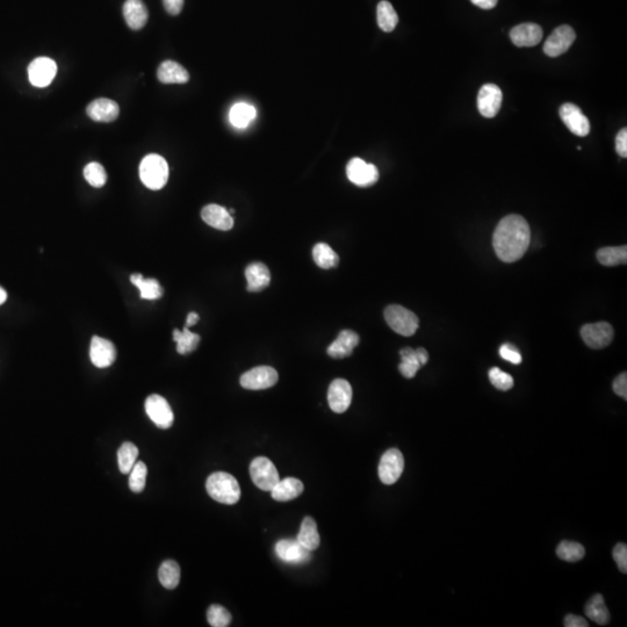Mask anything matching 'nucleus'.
Here are the masks:
<instances>
[{
  "mask_svg": "<svg viewBox=\"0 0 627 627\" xmlns=\"http://www.w3.org/2000/svg\"><path fill=\"white\" fill-rule=\"evenodd\" d=\"M173 340L177 342V351L179 355H188L197 349L200 343L199 335L194 334L188 327L183 330L175 329L173 330Z\"/></svg>",
  "mask_w": 627,
  "mask_h": 627,
  "instance_id": "obj_33",
  "label": "nucleus"
},
{
  "mask_svg": "<svg viewBox=\"0 0 627 627\" xmlns=\"http://www.w3.org/2000/svg\"><path fill=\"white\" fill-rule=\"evenodd\" d=\"M297 540L303 547L309 549L310 552L319 549L321 538H320L317 525H316L314 518H303L302 524H301V529H300Z\"/></svg>",
  "mask_w": 627,
  "mask_h": 627,
  "instance_id": "obj_26",
  "label": "nucleus"
},
{
  "mask_svg": "<svg viewBox=\"0 0 627 627\" xmlns=\"http://www.w3.org/2000/svg\"><path fill=\"white\" fill-rule=\"evenodd\" d=\"M384 320L397 334L406 337L415 334L419 327V320L416 314L399 305H390L384 309Z\"/></svg>",
  "mask_w": 627,
  "mask_h": 627,
  "instance_id": "obj_4",
  "label": "nucleus"
},
{
  "mask_svg": "<svg viewBox=\"0 0 627 627\" xmlns=\"http://www.w3.org/2000/svg\"><path fill=\"white\" fill-rule=\"evenodd\" d=\"M245 278H247V290L253 293L262 292L265 290L271 281V273L265 264L262 262H253L245 270Z\"/></svg>",
  "mask_w": 627,
  "mask_h": 627,
  "instance_id": "obj_22",
  "label": "nucleus"
},
{
  "mask_svg": "<svg viewBox=\"0 0 627 627\" xmlns=\"http://www.w3.org/2000/svg\"><path fill=\"white\" fill-rule=\"evenodd\" d=\"M312 258L321 269L328 270L336 267L340 262V257L328 244H316L312 249Z\"/></svg>",
  "mask_w": 627,
  "mask_h": 627,
  "instance_id": "obj_32",
  "label": "nucleus"
},
{
  "mask_svg": "<svg viewBox=\"0 0 627 627\" xmlns=\"http://www.w3.org/2000/svg\"><path fill=\"white\" fill-rule=\"evenodd\" d=\"M123 16L127 25L134 31H140L147 24L149 13L142 0H126Z\"/></svg>",
  "mask_w": 627,
  "mask_h": 627,
  "instance_id": "obj_23",
  "label": "nucleus"
},
{
  "mask_svg": "<svg viewBox=\"0 0 627 627\" xmlns=\"http://www.w3.org/2000/svg\"><path fill=\"white\" fill-rule=\"evenodd\" d=\"M564 625L566 627H588L587 621L580 616L567 615L564 621Z\"/></svg>",
  "mask_w": 627,
  "mask_h": 627,
  "instance_id": "obj_47",
  "label": "nucleus"
},
{
  "mask_svg": "<svg viewBox=\"0 0 627 627\" xmlns=\"http://www.w3.org/2000/svg\"><path fill=\"white\" fill-rule=\"evenodd\" d=\"M131 284L140 290L141 297L144 300L160 299L163 288L156 279H146L140 273H135L131 277Z\"/></svg>",
  "mask_w": 627,
  "mask_h": 627,
  "instance_id": "obj_28",
  "label": "nucleus"
},
{
  "mask_svg": "<svg viewBox=\"0 0 627 627\" xmlns=\"http://www.w3.org/2000/svg\"><path fill=\"white\" fill-rule=\"evenodd\" d=\"M597 260L604 266H617L627 262V247L602 248L597 253Z\"/></svg>",
  "mask_w": 627,
  "mask_h": 627,
  "instance_id": "obj_34",
  "label": "nucleus"
},
{
  "mask_svg": "<svg viewBox=\"0 0 627 627\" xmlns=\"http://www.w3.org/2000/svg\"><path fill=\"white\" fill-rule=\"evenodd\" d=\"M86 113L93 121L113 122L118 119L120 108L116 101L107 98H99L88 105Z\"/></svg>",
  "mask_w": 627,
  "mask_h": 627,
  "instance_id": "obj_20",
  "label": "nucleus"
},
{
  "mask_svg": "<svg viewBox=\"0 0 627 627\" xmlns=\"http://www.w3.org/2000/svg\"><path fill=\"white\" fill-rule=\"evenodd\" d=\"M166 12L171 16H178L184 7V0H163Z\"/></svg>",
  "mask_w": 627,
  "mask_h": 627,
  "instance_id": "obj_46",
  "label": "nucleus"
},
{
  "mask_svg": "<svg viewBox=\"0 0 627 627\" xmlns=\"http://www.w3.org/2000/svg\"><path fill=\"white\" fill-rule=\"evenodd\" d=\"M531 242L528 221L521 215L506 216L499 221L493 235V247L502 262H514L523 258Z\"/></svg>",
  "mask_w": 627,
  "mask_h": 627,
  "instance_id": "obj_1",
  "label": "nucleus"
},
{
  "mask_svg": "<svg viewBox=\"0 0 627 627\" xmlns=\"http://www.w3.org/2000/svg\"><path fill=\"white\" fill-rule=\"evenodd\" d=\"M278 372L270 366H258L240 377V386L249 390L267 389L278 382Z\"/></svg>",
  "mask_w": 627,
  "mask_h": 627,
  "instance_id": "obj_6",
  "label": "nucleus"
},
{
  "mask_svg": "<svg viewBox=\"0 0 627 627\" xmlns=\"http://www.w3.org/2000/svg\"><path fill=\"white\" fill-rule=\"evenodd\" d=\"M347 178L359 188H369L379 180V170L362 158H352L347 166Z\"/></svg>",
  "mask_w": 627,
  "mask_h": 627,
  "instance_id": "obj_10",
  "label": "nucleus"
},
{
  "mask_svg": "<svg viewBox=\"0 0 627 627\" xmlns=\"http://www.w3.org/2000/svg\"><path fill=\"white\" fill-rule=\"evenodd\" d=\"M360 342L358 334L352 330L340 331L338 337L328 347V355L331 358L343 359L351 356L353 350Z\"/></svg>",
  "mask_w": 627,
  "mask_h": 627,
  "instance_id": "obj_21",
  "label": "nucleus"
},
{
  "mask_svg": "<svg viewBox=\"0 0 627 627\" xmlns=\"http://www.w3.org/2000/svg\"><path fill=\"white\" fill-rule=\"evenodd\" d=\"M257 111L253 105L247 103H238L231 107L229 112V120L231 125L236 128H245L256 119Z\"/></svg>",
  "mask_w": 627,
  "mask_h": 627,
  "instance_id": "obj_27",
  "label": "nucleus"
},
{
  "mask_svg": "<svg viewBox=\"0 0 627 627\" xmlns=\"http://www.w3.org/2000/svg\"><path fill=\"white\" fill-rule=\"evenodd\" d=\"M207 621L213 627H227L230 625L231 615L227 608L219 604H213L207 611Z\"/></svg>",
  "mask_w": 627,
  "mask_h": 627,
  "instance_id": "obj_40",
  "label": "nucleus"
},
{
  "mask_svg": "<svg viewBox=\"0 0 627 627\" xmlns=\"http://www.w3.org/2000/svg\"><path fill=\"white\" fill-rule=\"evenodd\" d=\"M612 556H613V559H615V561L617 562L618 568H619V571L623 573V574H626L627 573V546L626 544H618L616 545L615 549H613V552H612Z\"/></svg>",
  "mask_w": 627,
  "mask_h": 627,
  "instance_id": "obj_43",
  "label": "nucleus"
},
{
  "mask_svg": "<svg viewBox=\"0 0 627 627\" xmlns=\"http://www.w3.org/2000/svg\"><path fill=\"white\" fill-rule=\"evenodd\" d=\"M160 584L166 589L172 590L178 587L180 582V567L173 560H166L160 565L158 571Z\"/></svg>",
  "mask_w": 627,
  "mask_h": 627,
  "instance_id": "obj_31",
  "label": "nucleus"
},
{
  "mask_svg": "<svg viewBox=\"0 0 627 627\" xmlns=\"http://www.w3.org/2000/svg\"><path fill=\"white\" fill-rule=\"evenodd\" d=\"M84 177L88 184L93 188H103V185L106 184V170L103 169V166L99 163H90L85 166Z\"/></svg>",
  "mask_w": 627,
  "mask_h": 627,
  "instance_id": "obj_39",
  "label": "nucleus"
},
{
  "mask_svg": "<svg viewBox=\"0 0 627 627\" xmlns=\"http://www.w3.org/2000/svg\"><path fill=\"white\" fill-rule=\"evenodd\" d=\"M576 33L571 26H560L549 35L544 44V53L549 57H558L565 53L571 44H574Z\"/></svg>",
  "mask_w": 627,
  "mask_h": 627,
  "instance_id": "obj_11",
  "label": "nucleus"
},
{
  "mask_svg": "<svg viewBox=\"0 0 627 627\" xmlns=\"http://www.w3.org/2000/svg\"><path fill=\"white\" fill-rule=\"evenodd\" d=\"M502 91L497 85H484L478 94V108L481 116L489 119L496 116L502 106Z\"/></svg>",
  "mask_w": 627,
  "mask_h": 627,
  "instance_id": "obj_16",
  "label": "nucleus"
},
{
  "mask_svg": "<svg viewBox=\"0 0 627 627\" xmlns=\"http://www.w3.org/2000/svg\"><path fill=\"white\" fill-rule=\"evenodd\" d=\"M510 39L517 47H534L543 39V29L534 22L521 24L511 29Z\"/></svg>",
  "mask_w": 627,
  "mask_h": 627,
  "instance_id": "obj_18",
  "label": "nucleus"
},
{
  "mask_svg": "<svg viewBox=\"0 0 627 627\" xmlns=\"http://www.w3.org/2000/svg\"><path fill=\"white\" fill-rule=\"evenodd\" d=\"M7 300V293L6 290H4V288L0 287V305H3L5 301Z\"/></svg>",
  "mask_w": 627,
  "mask_h": 627,
  "instance_id": "obj_51",
  "label": "nucleus"
},
{
  "mask_svg": "<svg viewBox=\"0 0 627 627\" xmlns=\"http://www.w3.org/2000/svg\"><path fill=\"white\" fill-rule=\"evenodd\" d=\"M471 4H474L475 6L484 9V10H491L496 6L499 0H471Z\"/></svg>",
  "mask_w": 627,
  "mask_h": 627,
  "instance_id": "obj_48",
  "label": "nucleus"
},
{
  "mask_svg": "<svg viewBox=\"0 0 627 627\" xmlns=\"http://www.w3.org/2000/svg\"><path fill=\"white\" fill-rule=\"evenodd\" d=\"M328 402L331 410L337 414L347 412L352 402V387L345 379H336L328 390Z\"/></svg>",
  "mask_w": 627,
  "mask_h": 627,
  "instance_id": "obj_14",
  "label": "nucleus"
},
{
  "mask_svg": "<svg viewBox=\"0 0 627 627\" xmlns=\"http://www.w3.org/2000/svg\"><path fill=\"white\" fill-rule=\"evenodd\" d=\"M559 114L562 121L567 126V128L580 138L587 136L590 133V122L587 116H584L583 112L581 111L580 107L576 106L574 103H564Z\"/></svg>",
  "mask_w": 627,
  "mask_h": 627,
  "instance_id": "obj_12",
  "label": "nucleus"
},
{
  "mask_svg": "<svg viewBox=\"0 0 627 627\" xmlns=\"http://www.w3.org/2000/svg\"><path fill=\"white\" fill-rule=\"evenodd\" d=\"M404 468V458L401 451L397 449H388L381 457L379 464V478L384 484H394L401 478Z\"/></svg>",
  "mask_w": 627,
  "mask_h": 627,
  "instance_id": "obj_7",
  "label": "nucleus"
},
{
  "mask_svg": "<svg viewBox=\"0 0 627 627\" xmlns=\"http://www.w3.org/2000/svg\"><path fill=\"white\" fill-rule=\"evenodd\" d=\"M146 412L150 419L156 424L157 428H171L175 422V415L172 412L169 402L164 397L157 394L150 395L146 401Z\"/></svg>",
  "mask_w": 627,
  "mask_h": 627,
  "instance_id": "obj_8",
  "label": "nucleus"
},
{
  "mask_svg": "<svg viewBox=\"0 0 627 627\" xmlns=\"http://www.w3.org/2000/svg\"><path fill=\"white\" fill-rule=\"evenodd\" d=\"M377 20H378L379 27L386 33L393 31L399 24L397 11L394 10L393 5L387 0H382L378 4Z\"/></svg>",
  "mask_w": 627,
  "mask_h": 627,
  "instance_id": "obj_30",
  "label": "nucleus"
},
{
  "mask_svg": "<svg viewBox=\"0 0 627 627\" xmlns=\"http://www.w3.org/2000/svg\"><path fill=\"white\" fill-rule=\"evenodd\" d=\"M91 362L98 369H107L116 362V349L114 344L106 338L94 336L91 340Z\"/></svg>",
  "mask_w": 627,
  "mask_h": 627,
  "instance_id": "obj_17",
  "label": "nucleus"
},
{
  "mask_svg": "<svg viewBox=\"0 0 627 627\" xmlns=\"http://www.w3.org/2000/svg\"><path fill=\"white\" fill-rule=\"evenodd\" d=\"M250 476L253 479V484L264 491H271L280 481L277 468L265 457L253 459L250 465Z\"/></svg>",
  "mask_w": 627,
  "mask_h": 627,
  "instance_id": "obj_5",
  "label": "nucleus"
},
{
  "mask_svg": "<svg viewBox=\"0 0 627 627\" xmlns=\"http://www.w3.org/2000/svg\"><path fill=\"white\" fill-rule=\"evenodd\" d=\"M201 218L207 225L218 230L228 231L234 227V218L229 210L219 205H207L201 210Z\"/></svg>",
  "mask_w": 627,
  "mask_h": 627,
  "instance_id": "obj_19",
  "label": "nucleus"
},
{
  "mask_svg": "<svg viewBox=\"0 0 627 627\" xmlns=\"http://www.w3.org/2000/svg\"><path fill=\"white\" fill-rule=\"evenodd\" d=\"M586 554V549L578 543L564 540L556 547V556L567 562L580 561Z\"/></svg>",
  "mask_w": 627,
  "mask_h": 627,
  "instance_id": "obj_37",
  "label": "nucleus"
},
{
  "mask_svg": "<svg viewBox=\"0 0 627 627\" xmlns=\"http://www.w3.org/2000/svg\"><path fill=\"white\" fill-rule=\"evenodd\" d=\"M489 380L494 387L499 390H503V392L514 387V378L511 375L503 372L502 369H497V367L490 369Z\"/></svg>",
  "mask_w": 627,
  "mask_h": 627,
  "instance_id": "obj_41",
  "label": "nucleus"
},
{
  "mask_svg": "<svg viewBox=\"0 0 627 627\" xmlns=\"http://www.w3.org/2000/svg\"><path fill=\"white\" fill-rule=\"evenodd\" d=\"M416 352H417L418 360L421 362V365L424 366L429 360L428 351L423 349V347H419V349L416 350Z\"/></svg>",
  "mask_w": 627,
  "mask_h": 627,
  "instance_id": "obj_49",
  "label": "nucleus"
},
{
  "mask_svg": "<svg viewBox=\"0 0 627 627\" xmlns=\"http://www.w3.org/2000/svg\"><path fill=\"white\" fill-rule=\"evenodd\" d=\"M138 449L133 443H123L118 451V464L122 474H129L138 460Z\"/></svg>",
  "mask_w": 627,
  "mask_h": 627,
  "instance_id": "obj_36",
  "label": "nucleus"
},
{
  "mask_svg": "<svg viewBox=\"0 0 627 627\" xmlns=\"http://www.w3.org/2000/svg\"><path fill=\"white\" fill-rule=\"evenodd\" d=\"M56 73V63L48 57L35 58L29 66V81L36 88H46L51 84Z\"/></svg>",
  "mask_w": 627,
  "mask_h": 627,
  "instance_id": "obj_13",
  "label": "nucleus"
},
{
  "mask_svg": "<svg viewBox=\"0 0 627 627\" xmlns=\"http://www.w3.org/2000/svg\"><path fill=\"white\" fill-rule=\"evenodd\" d=\"M499 356L514 365H519L521 362V355L512 344H504L499 349Z\"/></svg>",
  "mask_w": 627,
  "mask_h": 627,
  "instance_id": "obj_42",
  "label": "nucleus"
},
{
  "mask_svg": "<svg viewBox=\"0 0 627 627\" xmlns=\"http://www.w3.org/2000/svg\"><path fill=\"white\" fill-rule=\"evenodd\" d=\"M275 554L280 560L293 565L310 561L312 552L303 547L297 539H282L275 545Z\"/></svg>",
  "mask_w": 627,
  "mask_h": 627,
  "instance_id": "obj_15",
  "label": "nucleus"
},
{
  "mask_svg": "<svg viewBox=\"0 0 627 627\" xmlns=\"http://www.w3.org/2000/svg\"><path fill=\"white\" fill-rule=\"evenodd\" d=\"M157 78L163 84H185L190 81V75L188 70L179 63L165 61L158 66Z\"/></svg>",
  "mask_w": 627,
  "mask_h": 627,
  "instance_id": "obj_24",
  "label": "nucleus"
},
{
  "mask_svg": "<svg viewBox=\"0 0 627 627\" xmlns=\"http://www.w3.org/2000/svg\"><path fill=\"white\" fill-rule=\"evenodd\" d=\"M616 150H617V153L619 156L623 157V158H626L627 157V129H621L619 133H618L617 138H616Z\"/></svg>",
  "mask_w": 627,
  "mask_h": 627,
  "instance_id": "obj_45",
  "label": "nucleus"
},
{
  "mask_svg": "<svg viewBox=\"0 0 627 627\" xmlns=\"http://www.w3.org/2000/svg\"><path fill=\"white\" fill-rule=\"evenodd\" d=\"M199 315H198L197 312H190L188 315V319H186V325L185 327H193V325H197L198 321H199Z\"/></svg>",
  "mask_w": 627,
  "mask_h": 627,
  "instance_id": "obj_50",
  "label": "nucleus"
},
{
  "mask_svg": "<svg viewBox=\"0 0 627 627\" xmlns=\"http://www.w3.org/2000/svg\"><path fill=\"white\" fill-rule=\"evenodd\" d=\"M612 388H613V392L617 394L618 397H623V399H627V373L624 372V373H621V375H618L616 380L613 381V384H612Z\"/></svg>",
  "mask_w": 627,
  "mask_h": 627,
  "instance_id": "obj_44",
  "label": "nucleus"
},
{
  "mask_svg": "<svg viewBox=\"0 0 627 627\" xmlns=\"http://www.w3.org/2000/svg\"><path fill=\"white\" fill-rule=\"evenodd\" d=\"M399 356L402 359V362L399 365L401 374L407 379L414 378L418 369L422 367L416 350L412 349V347H404L399 351Z\"/></svg>",
  "mask_w": 627,
  "mask_h": 627,
  "instance_id": "obj_35",
  "label": "nucleus"
},
{
  "mask_svg": "<svg viewBox=\"0 0 627 627\" xmlns=\"http://www.w3.org/2000/svg\"><path fill=\"white\" fill-rule=\"evenodd\" d=\"M140 177L142 183L150 190H160L169 179V165L162 156L151 153L141 162Z\"/></svg>",
  "mask_w": 627,
  "mask_h": 627,
  "instance_id": "obj_3",
  "label": "nucleus"
},
{
  "mask_svg": "<svg viewBox=\"0 0 627 627\" xmlns=\"http://www.w3.org/2000/svg\"><path fill=\"white\" fill-rule=\"evenodd\" d=\"M584 611L589 619L598 625H606L610 621V612L601 593H596L589 599V602L586 604Z\"/></svg>",
  "mask_w": 627,
  "mask_h": 627,
  "instance_id": "obj_29",
  "label": "nucleus"
},
{
  "mask_svg": "<svg viewBox=\"0 0 627 627\" xmlns=\"http://www.w3.org/2000/svg\"><path fill=\"white\" fill-rule=\"evenodd\" d=\"M206 489L209 496L222 504H236L240 499V484L235 476L225 471L209 475Z\"/></svg>",
  "mask_w": 627,
  "mask_h": 627,
  "instance_id": "obj_2",
  "label": "nucleus"
},
{
  "mask_svg": "<svg viewBox=\"0 0 627 627\" xmlns=\"http://www.w3.org/2000/svg\"><path fill=\"white\" fill-rule=\"evenodd\" d=\"M303 484L299 479L287 478L279 481L271 490L272 497L278 502H288L303 493Z\"/></svg>",
  "mask_w": 627,
  "mask_h": 627,
  "instance_id": "obj_25",
  "label": "nucleus"
},
{
  "mask_svg": "<svg viewBox=\"0 0 627 627\" xmlns=\"http://www.w3.org/2000/svg\"><path fill=\"white\" fill-rule=\"evenodd\" d=\"M148 468L146 464L138 462L129 473V488L133 493H142L147 482Z\"/></svg>",
  "mask_w": 627,
  "mask_h": 627,
  "instance_id": "obj_38",
  "label": "nucleus"
},
{
  "mask_svg": "<svg viewBox=\"0 0 627 627\" xmlns=\"http://www.w3.org/2000/svg\"><path fill=\"white\" fill-rule=\"evenodd\" d=\"M581 336L584 343L591 349H604L611 344L615 337V331L608 322H598L583 325L581 329Z\"/></svg>",
  "mask_w": 627,
  "mask_h": 627,
  "instance_id": "obj_9",
  "label": "nucleus"
}]
</instances>
